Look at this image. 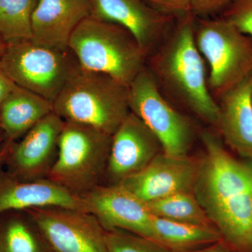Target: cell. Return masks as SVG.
<instances>
[{
	"mask_svg": "<svg viewBox=\"0 0 252 252\" xmlns=\"http://www.w3.org/2000/svg\"><path fill=\"white\" fill-rule=\"evenodd\" d=\"M59 207L91 212L82 197L48 179L20 180L0 170V215L39 207Z\"/></svg>",
	"mask_w": 252,
	"mask_h": 252,
	"instance_id": "9a60e30c",
	"label": "cell"
},
{
	"mask_svg": "<svg viewBox=\"0 0 252 252\" xmlns=\"http://www.w3.org/2000/svg\"><path fill=\"white\" fill-rule=\"evenodd\" d=\"M195 22L191 13L177 18L169 39L151 61L149 70L172 97L217 127L220 107L209 89L204 59L195 44Z\"/></svg>",
	"mask_w": 252,
	"mask_h": 252,
	"instance_id": "7a4b0ae2",
	"label": "cell"
},
{
	"mask_svg": "<svg viewBox=\"0 0 252 252\" xmlns=\"http://www.w3.org/2000/svg\"><path fill=\"white\" fill-rule=\"evenodd\" d=\"M153 225L155 241L174 252H193L223 240L215 227L182 223L155 216Z\"/></svg>",
	"mask_w": 252,
	"mask_h": 252,
	"instance_id": "d6986e66",
	"label": "cell"
},
{
	"mask_svg": "<svg viewBox=\"0 0 252 252\" xmlns=\"http://www.w3.org/2000/svg\"><path fill=\"white\" fill-rule=\"evenodd\" d=\"M6 46L7 45H6V43H5L4 41L1 39V37H0V57H1V55L4 53Z\"/></svg>",
	"mask_w": 252,
	"mask_h": 252,
	"instance_id": "f546056e",
	"label": "cell"
},
{
	"mask_svg": "<svg viewBox=\"0 0 252 252\" xmlns=\"http://www.w3.org/2000/svg\"><path fill=\"white\" fill-rule=\"evenodd\" d=\"M38 1L0 0V37L6 45L32 39V18Z\"/></svg>",
	"mask_w": 252,
	"mask_h": 252,
	"instance_id": "7402d4cb",
	"label": "cell"
},
{
	"mask_svg": "<svg viewBox=\"0 0 252 252\" xmlns=\"http://www.w3.org/2000/svg\"><path fill=\"white\" fill-rule=\"evenodd\" d=\"M112 136L91 126L64 122L57 157L46 179L82 196L105 177Z\"/></svg>",
	"mask_w": 252,
	"mask_h": 252,
	"instance_id": "5b68a950",
	"label": "cell"
},
{
	"mask_svg": "<svg viewBox=\"0 0 252 252\" xmlns=\"http://www.w3.org/2000/svg\"><path fill=\"white\" fill-rule=\"evenodd\" d=\"M152 9L176 18L190 14V0H143Z\"/></svg>",
	"mask_w": 252,
	"mask_h": 252,
	"instance_id": "d4e9b609",
	"label": "cell"
},
{
	"mask_svg": "<svg viewBox=\"0 0 252 252\" xmlns=\"http://www.w3.org/2000/svg\"><path fill=\"white\" fill-rule=\"evenodd\" d=\"M0 252H49L28 211L0 215Z\"/></svg>",
	"mask_w": 252,
	"mask_h": 252,
	"instance_id": "ffe728a7",
	"label": "cell"
},
{
	"mask_svg": "<svg viewBox=\"0 0 252 252\" xmlns=\"http://www.w3.org/2000/svg\"><path fill=\"white\" fill-rule=\"evenodd\" d=\"M109 252H174L152 239L122 230H105Z\"/></svg>",
	"mask_w": 252,
	"mask_h": 252,
	"instance_id": "603a6c76",
	"label": "cell"
},
{
	"mask_svg": "<svg viewBox=\"0 0 252 252\" xmlns=\"http://www.w3.org/2000/svg\"><path fill=\"white\" fill-rule=\"evenodd\" d=\"M69 49L83 69L107 74L127 87L145 67L147 56L130 32L91 16L73 32Z\"/></svg>",
	"mask_w": 252,
	"mask_h": 252,
	"instance_id": "277c9868",
	"label": "cell"
},
{
	"mask_svg": "<svg viewBox=\"0 0 252 252\" xmlns=\"http://www.w3.org/2000/svg\"><path fill=\"white\" fill-rule=\"evenodd\" d=\"M16 84L13 82L0 67V105L8 94L14 89Z\"/></svg>",
	"mask_w": 252,
	"mask_h": 252,
	"instance_id": "4316f807",
	"label": "cell"
},
{
	"mask_svg": "<svg viewBox=\"0 0 252 252\" xmlns=\"http://www.w3.org/2000/svg\"><path fill=\"white\" fill-rule=\"evenodd\" d=\"M51 112L52 102L16 85L0 105V127L5 140L16 141L23 137Z\"/></svg>",
	"mask_w": 252,
	"mask_h": 252,
	"instance_id": "ac0fdd59",
	"label": "cell"
},
{
	"mask_svg": "<svg viewBox=\"0 0 252 252\" xmlns=\"http://www.w3.org/2000/svg\"><path fill=\"white\" fill-rule=\"evenodd\" d=\"M64 121L51 112L14 142L5 166L20 180L45 179L54 165Z\"/></svg>",
	"mask_w": 252,
	"mask_h": 252,
	"instance_id": "7c38bea8",
	"label": "cell"
},
{
	"mask_svg": "<svg viewBox=\"0 0 252 252\" xmlns=\"http://www.w3.org/2000/svg\"><path fill=\"white\" fill-rule=\"evenodd\" d=\"M127 89L130 112L157 136L162 152L170 156L187 155L193 140V126L164 97L152 72L144 67Z\"/></svg>",
	"mask_w": 252,
	"mask_h": 252,
	"instance_id": "ba28073f",
	"label": "cell"
},
{
	"mask_svg": "<svg viewBox=\"0 0 252 252\" xmlns=\"http://www.w3.org/2000/svg\"><path fill=\"white\" fill-rule=\"evenodd\" d=\"M81 197L104 230H125L155 241L154 216L147 204L122 185L101 184Z\"/></svg>",
	"mask_w": 252,
	"mask_h": 252,
	"instance_id": "30bf717a",
	"label": "cell"
},
{
	"mask_svg": "<svg viewBox=\"0 0 252 252\" xmlns=\"http://www.w3.org/2000/svg\"><path fill=\"white\" fill-rule=\"evenodd\" d=\"M90 2L91 16L126 28L147 56L177 20L152 9L143 0H90Z\"/></svg>",
	"mask_w": 252,
	"mask_h": 252,
	"instance_id": "5bb4252c",
	"label": "cell"
},
{
	"mask_svg": "<svg viewBox=\"0 0 252 252\" xmlns=\"http://www.w3.org/2000/svg\"><path fill=\"white\" fill-rule=\"evenodd\" d=\"M14 142L16 141L4 140V142L0 144V170H2L3 167H5V164Z\"/></svg>",
	"mask_w": 252,
	"mask_h": 252,
	"instance_id": "83f0119b",
	"label": "cell"
},
{
	"mask_svg": "<svg viewBox=\"0 0 252 252\" xmlns=\"http://www.w3.org/2000/svg\"><path fill=\"white\" fill-rule=\"evenodd\" d=\"M203 142L194 195L228 246L252 252V161L232 157L211 132Z\"/></svg>",
	"mask_w": 252,
	"mask_h": 252,
	"instance_id": "6da1fadb",
	"label": "cell"
},
{
	"mask_svg": "<svg viewBox=\"0 0 252 252\" xmlns=\"http://www.w3.org/2000/svg\"><path fill=\"white\" fill-rule=\"evenodd\" d=\"M229 248L230 247L223 240H220L216 243L190 252H229Z\"/></svg>",
	"mask_w": 252,
	"mask_h": 252,
	"instance_id": "f1b7e54d",
	"label": "cell"
},
{
	"mask_svg": "<svg viewBox=\"0 0 252 252\" xmlns=\"http://www.w3.org/2000/svg\"><path fill=\"white\" fill-rule=\"evenodd\" d=\"M195 41L209 67V89L214 97L252 75V38L221 17L196 18Z\"/></svg>",
	"mask_w": 252,
	"mask_h": 252,
	"instance_id": "8992f818",
	"label": "cell"
},
{
	"mask_svg": "<svg viewBox=\"0 0 252 252\" xmlns=\"http://www.w3.org/2000/svg\"><path fill=\"white\" fill-rule=\"evenodd\" d=\"M220 17L252 38V0H232Z\"/></svg>",
	"mask_w": 252,
	"mask_h": 252,
	"instance_id": "cb8c5ba5",
	"label": "cell"
},
{
	"mask_svg": "<svg viewBox=\"0 0 252 252\" xmlns=\"http://www.w3.org/2000/svg\"><path fill=\"white\" fill-rule=\"evenodd\" d=\"M0 67L16 85L52 104L81 68L70 49L41 45L32 39L6 46Z\"/></svg>",
	"mask_w": 252,
	"mask_h": 252,
	"instance_id": "52a82bcc",
	"label": "cell"
},
{
	"mask_svg": "<svg viewBox=\"0 0 252 252\" xmlns=\"http://www.w3.org/2000/svg\"><path fill=\"white\" fill-rule=\"evenodd\" d=\"M199 158L161 152L140 172L119 182L145 203L181 192H193Z\"/></svg>",
	"mask_w": 252,
	"mask_h": 252,
	"instance_id": "8fae6325",
	"label": "cell"
},
{
	"mask_svg": "<svg viewBox=\"0 0 252 252\" xmlns=\"http://www.w3.org/2000/svg\"><path fill=\"white\" fill-rule=\"evenodd\" d=\"M232 0H190V11L195 18H207L221 13Z\"/></svg>",
	"mask_w": 252,
	"mask_h": 252,
	"instance_id": "484cf974",
	"label": "cell"
},
{
	"mask_svg": "<svg viewBox=\"0 0 252 252\" xmlns=\"http://www.w3.org/2000/svg\"><path fill=\"white\" fill-rule=\"evenodd\" d=\"M26 211L49 252H109L105 230L91 212L59 207Z\"/></svg>",
	"mask_w": 252,
	"mask_h": 252,
	"instance_id": "9c48e42d",
	"label": "cell"
},
{
	"mask_svg": "<svg viewBox=\"0 0 252 252\" xmlns=\"http://www.w3.org/2000/svg\"><path fill=\"white\" fill-rule=\"evenodd\" d=\"M146 204L154 216L182 223L215 227L193 192L172 194Z\"/></svg>",
	"mask_w": 252,
	"mask_h": 252,
	"instance_id": "44dd1931",
	"label": "cell"
},
{
	"mask_svg": "<svg viewBox=\"0 0 252 252\" xmlns=\"http://www.w3.org/2000/svg\"><path fill=\"white\" fill-rule=\"evenodd\" d=\"M219 99L217 128L233 150L252 161V75Z\"/></svg>",
	"mask_w": 252,
	"mask_h": 252,
	"instance_id": "e0dca14e",
	"label": "cell"
},
{
	"mask_svg": "<svg viewBox=\"0 0 252 252\" xmlns=\"http://www.w3.org/2000/svg\"><path fill=\"white\" fill-rule=\"evenodd\" d=\"M127 88L107 74L81 68L53 102V112L64 122L112 136L130 113Z\"/></svg>",
	"mask_w": 252,
	"mask_h": 252,
	"instance_id": "3957f363",
	"label": "cell"
},
{
	"mask_svg": "<svg viewBox=\"0 0 252 252\" xmlns=\"http://www.w3.org/2000/svg\"><path fill=\"white\" fill-rule=\"evenodd\" d=\"M161 152L157 136L130 112L112 136L105 177L109 184L119 183L140 172Z\"/></svg>",
	"mask_w": 252,
	"mask_h": 252,
	"instance_id": "4fadbf2b",
	"label": "cell"
},
{
	"mask_svg": "<svg viewBox=\"0 0 252 252\" xmlns=\"http://www.w3.org/2000/svg\"><path fill=\"white\" fill-rule=\"evenodd\" d=\"M91 16L90 0H39L32 18V40L55 49H69L73 32Z\"/></svg>",
	"mask_w": 252,
	"mask_h": 252,
	"instance_id": "2e32d148",
	"label": "cell"
}]
</instances>
